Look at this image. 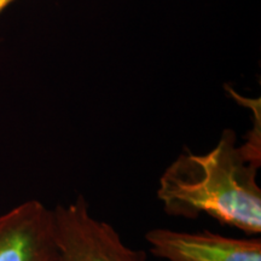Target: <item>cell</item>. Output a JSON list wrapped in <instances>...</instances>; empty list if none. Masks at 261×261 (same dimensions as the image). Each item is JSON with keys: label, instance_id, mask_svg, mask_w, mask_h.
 Instances as JSON below:
<instances>
[{"label": "cell", "instance_id": "1", "mask_svg": "<svg viewBox=\"0 0 261 261\" xmlns=\"http://www.w3.org/2000/svg\"><path fill=\"white\" fill-rule=\"evenodd\" d=\"M260 166L261 159L237 145L236 133L226 128L211 151L185 150L166 168L158 198L171 217L196 219L205 214L244 233L260 234Z\"/></svg>", "mask_w": 261, "mask_h": 261}, {"label": "cell", "instance_id": "3", "mask_svg": "<svg viewBox=\"0 0 261 261\" xmlns=\"http://www.w3.org/2000/svg\"><path fill=\"white\" fill-rule=\"evenodd\" d=\"M0 261H58L52 210L31 200L0 215Z\"/></svg>", "mask_w": 261, "mask_h": 261}, {"label": "cell", "instance_id": "4", "mask_svg": "<svg viewBox=\"0 0 261 261\" xmlns=\"http://www.w3.org/2000/svg\"><path fill=\"white\" fill-rule=\"evenodd\" d=\"M152 255L166 261H261L260 237L154 228L145 234Z\"/></svg>", "mask_w": 261, "mask_h": 261}, {"label": "cell", "instance_id": "5", "mask_svg": "<svg viewBox=\"0 0 261 261\" xmlns=\"http://www.w3.org/2000/svg\"><path fill=\"white\" fill-rule=\"evenodd\" d=\"M12 2H15V0H0V14H2L3 10H4L9 4H11Z\"/></svg>", "mask_w": 261, "mask_h": 261}, {"label": "cell", "instance_id": "2", "mask_svg": "<svg viewBox=\"0 0 261 261\" xmlns=\"http://www.w3.org/2000/svg\"><path fill=\"white\" fill-rule=\"evenodd\" d=\"M52 212L58 261H146L144 252L127 246L112 225L91 214L84 196Z\"/></svg>", "mask_w": 261, "mask_h": 261}]
</instances>
